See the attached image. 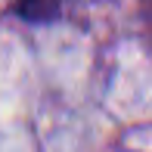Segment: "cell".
<instances>
[{
    "label": "cell",
    "instance_id": "6da1fadb",
    "mask_svg": "<svg viewBox=\"0 0 152 152\" xmlns=\"http://www.w3.org/2000/svg\"><path fill=\"white\" fill-rule=\"evenodd\" d=\"M12 16L28 25H53L62 16V0H16Z\"/></svg>",
    "mask_w": 152,
    "mask_h": 152
}]
</instances>
